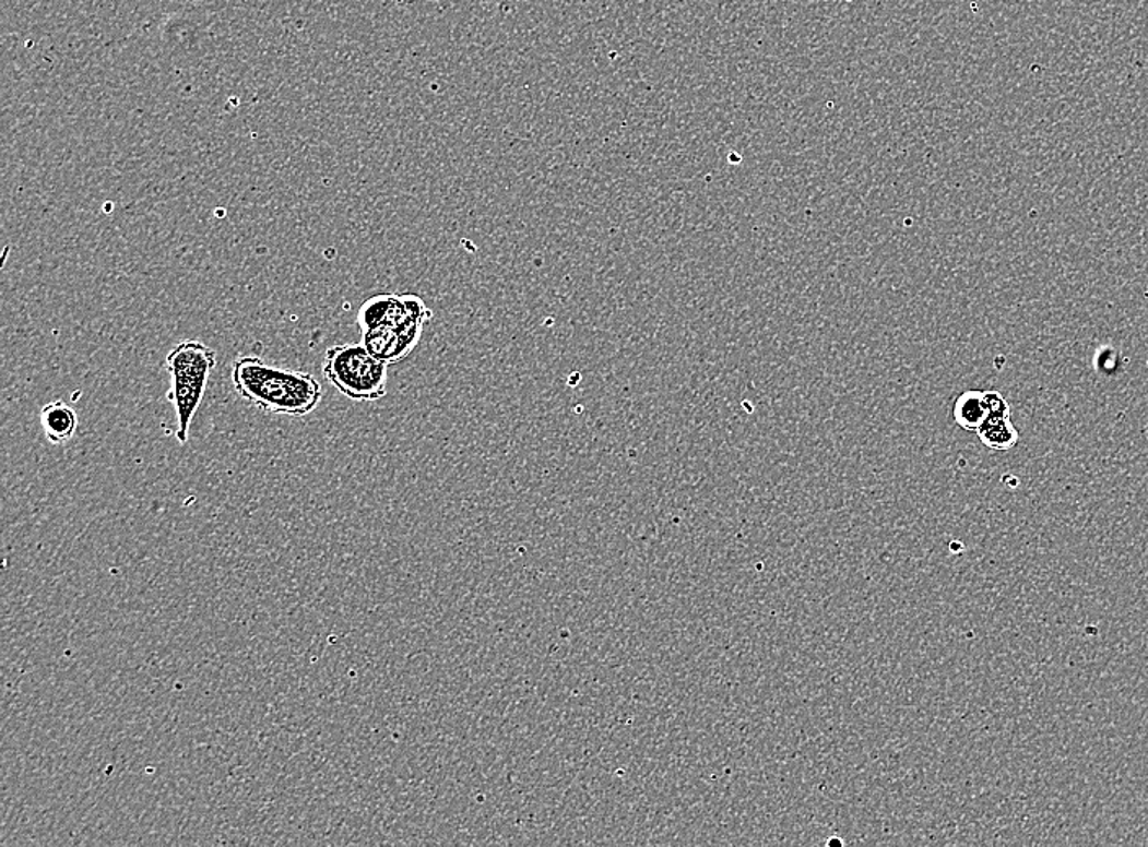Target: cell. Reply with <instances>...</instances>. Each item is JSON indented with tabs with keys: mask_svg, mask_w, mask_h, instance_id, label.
<instances>
[{
	"mask_svg": "<svg viewBox=\"0 0 1148 847\" xmlns=\"http://www.w3.org/2000/svg\"><path fill=\"white\" fill-rule=\"evenodd\" d=\"M232 383L248 405L268 415L287 418L310 415L323 398L322 385L316 377L271 366L255 356L235 360Z\"/></svg>",
	"mask_w": 1148,
	"mask_h": 847,
	"instance_id": "1",
	"label": "cell"
},
{
	"mask_svg": "<svg viewBox=\"0 0 1148 847\" xmlns=\"http://www.w3.org/2000/svg\"><path fill=\"white\" fill-rule=\"evenodd\" d=\"M216 363V350L200 341H184L165 359L170 386L203 393H206L210 373Z\"/></svg>",
	"mask_w": 1148,
	"mask_h": 847,
	"instance_id": "3",
	"label": "cell"
},
{
	"mask_svg": "<svg viewBox=\"0 0 1148 847\" xmlns=\"http://www.w3.org/2000/svg\"><path fill=\"white\" fill-rule=\"evenodd\" d=\"M425 321L410 320L400 326H377L363 331L360 344L382 362L393 363L405 360L422 341Z\"/></svg>",
	"mask_w": 1148,
	"mask_h": 847,
	"instance_id": "4",
	"label": "cell"
},
{
	"mask_svg": "<svg viewBox=\"0 0 1148 847\" xmlns=\"http://www.w3.org/2000/svg\"><path fill=\"white\" fill-rule=\"evenodd\" d=\"M1147 366H1148V360H1147Z\"/></svg>",
	"mask_w": 1148,
	"mask_h": 847,
	"instance_id": "10",
	"label": "cell"
},
{
	"mask_svg": "<svg viewBox=\"0 0 1148 847\" xmlns=\"http://www.w3.org/2000/svg\"><path fill=\"white\" fill-rule=\"evenodd\" d=\"M975 433L987 449L995 452H1008L1017 446L1020 439V433L1010 418H987Z\"/></svg>",
	"mask_w": 1148,
	"mask_h": 847,
	"instance_id": "7",
	"label": "cell"
},
{
	"mask_svg": "<svg viewBox=\"0 0 1148 847\" xmlns=\"http://www.w3.org/2000/svg\"><path fill=\"white\" fill-rule=\"evenodd\" d=\"M323 375L346 398L374 403L387 395L389 363L374 357L363 344H339L327 350Z\"/></svg>",
	"mask_w": 1148,
	"mask_h": 847,
	"instance_id": "2",
	"label": "cell"
},
{
	"mask_svg": "<svg viewBox=\"0 0 1148 847\" xmlns=\"http://www.w3.org/2000/svg\"><path fill=\"white\" fill-rule=\"evenodd\" d=\"M985 408L989 418H1010L1011 409L1007 399L998 392H984Z\"/></svg>",
	"mask_w": 1148,
	"mask_h": 847,
	"instance_id": "8",
	"label": "cell"
},
{
	"mask_svg": "<svg viewBox=\"0 0 1148 847\" xmlns=\"http://www.w3.org/2000/svg\"><path fill=\"white\" fill-rule=\"evenodd\" d=\"M952 416H955V421L961 429L978 432L979 427L989 418L984 392L982 390H969V392L961 393L956 399Z\"/></svg>",
	"mask_w": 1148,
	"mask_h": 847,
	"instance_id": "6",
	"label": "cell"
},
{
	"mask_svg": "<svg viewBox=\"0 0 1148 847\" xmlns=\"http://www.w3.org/2000/svg\"><path fill=\"white\" fill-rule=\"evenodd\" d=\"M39 423L49 443L62 445L78 432L79 416L68 403L58 399V402L43 406L39 413Z\"/></svg>",
	"mask_w": 1148,
	"mask_h": 847,
	"instance_id": "5",
	"label": "cell"
},
{
	"mask_svg": "<svg viewBox=\"0 0 1148 847\" xmlns=\"http://www.w3.org/2000/svg\"><path fill=\"white\" fill-rule=\"evenodd\" d=\"M1116 367H1117V353H1116V350L1110 349V347H1106V349L1098 350L1097 356H1094V369H1098V370H1100V372H1103V373H1113L1114 369H1116Z\"/></svg>",
	"mask_w": 1148,
	"mask_h": 847,
	"instance_id": "9",
	"label": "cell"
}]
</instances>
